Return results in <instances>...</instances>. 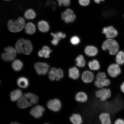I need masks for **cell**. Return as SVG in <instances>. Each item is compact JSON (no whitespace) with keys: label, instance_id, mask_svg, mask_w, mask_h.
Listing matches in <instances>:
<instances>
[{"label":"cell","instance_id":"cell-1","mask_svg":"<svg viewBox=\"0 0 124 124\" xmlns=\"http://www.w3.org/2000/svg\"><path fill=\"white\" fill-rule=\"evenodd\" d=\"M15 49L18 53L28 55L31 53L33 47L31 42L29 40L21 38L17 41Z\"/></svg>","mask_w":124,"mask_h":124},{"label":"cell","instance_id":"cell-2","mask_svg":"<svg viewBox=\"0 0 124 124\" xmlns=\"http://www.w3.org/2000/svg\"><path fill=\"white\" fill-rule=\"evenodd\" d=\"M38 98L35 94L28 93L23 95L18 101V106L20 108H26L35 104L38 102Z\"/></svg>","mask_w":124,"mask_h":124},{"label":"cell","instance_id":"cell-3","mask_svg":"<svg viewBox=\"0 0 124 124\" xmlns=\"http://www.w3.org/2000/svg\"><path fill=\"white\" fill-rule=\"evenodd\" d=\"M25 24L24 18L20 17L16 20H9L7 23L8 28L12 32H19L24 29Z\"/></svg>","mask_w":124,"mask_h":124},{"label":"cell","instance_id":"cell-4","mask_svg":"<svg viewBox=\"0 0 124 124\" xmlns=\"http://www.w3.org/2000/svg\"><path fill=\"white\" fill-rule=\"evenodd\" d=\"M101 48L104 51H108L110 55H114L118 52L119 46L116 40L113 39H108L104 42Z\"/></svg>","mask_w":124,"mask_h":124},{"label":"cell","instance_id":"cell-5","mask_svg":"<svg viewBox=\"0 0 124 124\" xmlns=\"http://www.w3.org/2000/svg\"><path fill=\"white\" fill-rule=\"evenodd\" d=\"M112 93L109 88H104L96 91L94 93V96L96 98L104 102L106 101L112 96Z\"/></svg>","mask_w":124,"mask_h":124},{"label":"cell","instance_id":"cell-6","mask_svg":"<svg viewBox=\"0 0 124 124\" xmlns=\"http://www.w3.org/2000/svg\"><path fill=\"white\" fill-rule=\"evenodd\" d=\"M17 52L16 49L11 46H8L4 49V52L1 54V57L4 61H11L16 57Z\"/></svg>","mask_w":124,"mask_h":124},{"label":"cell","instance_id":"cell-7","mask_svg":"<svg viewBox=\"0 0 124 124\" xmlns=\"http://www.w3.org/2000/svg\"><path fill=\"white\" fill-rule=\"evenodd\" d=\"M62 20L66 23L73 22L76 19V16L73 11L70 8H68L62 13Z\"/></svg>","mask_w":124,"mask_h":124},{"label":"cell","instance_id":"cell-8","mask_svg":"<svg viewBox=\"0 0 124 124\" xmlns=\"http://www.w3.org/2000/svg\"><path fill=\"white\" fill-rule=\"evenodd\" d=\"M121 69L119 65L116 63H113L108 67L107 69L108 74L113 78L117 77L120 75Z\"/></svg>","mask_w":124,"mask_h":124},{"label":"cell","instance_id":"cell-9","mask_svg":"<svg viewBox=\"0 0 124 124\" xmlns=\"http://www.w3.org/2000/svg\"><path fill=\"white\" fill-rule=\"evenodd\" d=\"M102 32L108 39H113L115 38L118 34L117 30L112 26L104 28Z\"/></svg>","mask_w":124,"mask_h":124},{"label":"cell","instance_id":"cell-10","mask_svg":"<svg viewBox=\"0 0 124 124\" xmlns=\"http://www.w3.org/2000/svg\"><path fill=\"white\" fill-rule=\"evenodd\" d=\"M34 67L36 72L39 75H45L48 71L49 66L45 62H38L36 63Z\"/></svg>","mask_w":124,"mask_h":124},{"label":"cell","instance_id":"cell-11","mask_svg":"<svg viewBox=\"0 0 124 124\" xmlns=\"http://www.w3.org/2000/svg\"><path fill=\"white\" fill-rule=\"evenodd\" d=\"M47 106L49 109L54 112L60 111L62 107L61 101L58 99H54L48 102Z\"/></svg>","mask_w":124,"mask_h":124},{"label":"cell","instance_id":"cell-12","mask_svg":"<svg viewBox=\"0 0 124 124\" xmlns=\"http://www.w3.org/2000/svg\"><path fill=\"white\" fill-rule=\"evenodd\" d=\"M74 99L77 103L84 104L88 101L89 96L87 93L83 91H79L75 94Z\"/></svg>","mask_w":124,"mask_h":124},{"label":"cell","instance_id":"cell-13","mask_svg":"<svg viewBox=\"0 0 124 124\" xmlns=\"http://www.w3.org/2000/svg\"><path fill=\"white\" fill-rule=\"evenodd\" d=\"M99 120L100 124H113L111 115L107 112L100 113L99 115Z\"/></svg>","mask_w":124,"mask_h":124},{"label":"cell","instance_id":"cell-14","mask_svg":"<svg viewBox=\"0 0 124 124\" xmlns=\"http://www.w3.org/2000/svg\"><path fill=\"white\" fill-rule=\"evenodd\" d=\"M69 120L72 124H83L84 122L83 116L78 113H73L70 116Z\"/></svg>","mask_w":124,"mask_h":124},{"label":"cell","instance_id":"cell-15","mask_svg":"<svg viewBox=\"0 0 124 124\" xmlns=\"http://www.w3.org/2000/svg\"><path fill=\"white\" fill-rule=\"evenodd\" d=\"M82 81L85 83H89L93 80L94 75L93 73L89 70H86L83 72L81 75Z\"/></svg>","mask_w":124,"mask_h":124},{"label":"cell","instance_id":"cell-16","mask_svg":"<svg viewBox=\"0 0 124 124\" xmlns=\"http://www.w3.org/2000/svg\"><path fill=\"white\" fill-rule=\"evenodd\" d=\"M45 111L44 108L41 105H37L32 108L30 111L31 115L34 117L38 118L43 115Z\"/></svg>","mask_w":124,"mask_h":124},{"label":"cell","instance_id":"cell-17","mask_svg":"<svg viewBox=\"0 0 124 124\" xmlns=\"http://www.w3.org/2000/svg\"><path fill=\"white\" fill-rule=\"evenodd\" d=\"M51 35L53 37V39L51 41V43L55 46H57L59 42L62 39L65 38L66 37V34L61 32H57L56 33L52 32Z\"/></svg>","mask_w":124,"mask_h":124},{"label":"cell","instance_id":"cell-18","mask_svg":"<svg viewBox=\"0 0 124 124\" xmlns=\"http://www.w3.org/2000/svg\"><path fill=\"white\" fill-rule=\"evenodd\" d=\"M85 52L86 55L89 57L95 56L98 53V50L95 46H86L85 49Z\"/></svg>","mask_w":124,"mask_h":124},{"label":"cell","instance_id":"cell-19","mask_svg":"<svg viewBox=\"0 0 124 124\" xmlns=\"http://www.w3.org/2000/svg\"><path fill=\"white\" fill-rule=\"evenodd\" d=\"M110 84V81L107 78L100 80H96L94 83L95 86L99 89L109 86Z\"/></svg>","mask_w":124,"mask_h":124},{"label":"cell","instance_id":"cell-20","mask_svg":"<svg viewBox=\"0 0 124 124\" xmlns=\"http://www.w3.org/2000/svg\"><path fill=\"white\" fill-rule=\"evenodd\" d=\"M52 52L50 48L47 46H44L42 48V50L39 51L38 52V55L39 56L41 57H44L45 58H49L50 54Z\"/></svg>","mask_w":124,"mask_h":124},{"label":"cell","instance_id":"cell-21","mask_svg":"<svg viewBox=\"0 0 124 124\" xmlns=\"http://www.w3.org/2000/svg\"><path fill=\"white\" fill-rule=\"evenodd\" d=\"M24 29L26 33L29 35H32L35 33L36 27L33 23L29 22L25 24Z\"/></svg>","mask_w":124,"mask_h":124},{"label":"cell","instance_id":"cell-22","mask_svg":"<svg viewBox=\"0 0 124 124\" xmlns=\"http://www.w3.org/2000/svg\"><path fill=\"white\" fill-rule=\"evenodd\" d=\"M38 27L39 30L43 32H46L48 31L50 27L48 23L45 21H40L38 23Z\"/></svg>","mask_w":124,"mask_h":124},{"label":"cell","instance_id":"cell-23","mask_svg":"<svg viewBox=\"0 0 124 124\" xmlns=\"http://www.w3.org/2000/svg\"><path fill=\"white\" fill-rule=\"evenodd\" d=\"M22 92L20 89L15 90L11 93L10 98L12 101H19L23 96Z\"/></svg>","mask_w":124,"mask_h":124},{"label":"cell","instance_id":"cell-24","mask_svg":"<svg viewBox=\"0 0 124 124\" xmlns=\"http://www.w3.org/2000/svg\"><path fill=\"white\" fill-rule=\"evenodd\" d=\"M80 76L79 71L76 67H73L69 70V76L73 80H76Z\"/></svg>","mask_w":124,"mask_h":124},{"label":"cell","instance_id":"cell-25","mask_svg":"<svg viewBox=\"0 0 124 124\" xmlns=\"http://www.w3.org/2000/svg\"><path fill=\"white\" fill-rule=\"evenodd\" d=\"M17 83L18 86L23 89L27 88L29 84L28 80L24 77L19 78L17 80Z\"/></svg>","mask_w":124,"mask_h":124},{"label":"cell","instance_id":"cell-26","mask_svg":"<svg viewBox=\"0 0 124 124\" xmlns=\"http://www.w3.org/2000/svg\"><path fill=\"white\" fill-rule=\"evenodd\" d=\"M88 66L92 70H98L100 69V66L99 62L96 60H93L90 61L88 63Z\"/></svg>","mask_w":124,"mask_h":124},{"label":"cell","instance_id":"cell-27","mask_svg":"<svg viewBox=\"0 0 124 124\" xmlns=\"http://www.w3.org/2000/svg\"><path fill=\"white\" fill-rule=\"evenodd\" d=\"M13 69L16 71H19L22 69L23 63L21 60H16L14 61L12 64Z\"/></svg>","mask_w":124,"mask_h":124},{"label":"cell","instance_id":"cell-28","mask_svg":"<svg viewBox=\"0 0 124 124\" xmlns=\"http://www.w3.org/2000/svg\"><path fill=\"white\" fill-rule=\"evenodd\" d=\"M116 61L119 65H122L124 63V52L120 51L118 52L116 55Z\"/></svg>","mask_w":124,"mask_h":124},{"label":"cell","instance_id":"cell-29","mask_svg":"<svg viewBox=\"0 0 124 124\" xmlns=\"http://www.w3.org/2000/svg\"><path fill=\"white\" fill-rule=\"evenodd\" d=\"M36 13L32 9H30L25 12L24 15V18L27 20H32L34 19L36 17Z\"/></svg>","mask_w":124,"mask_h":124},{"label":"cell","instance_id":"cell-30","mask_svg":"<svg viewBox=\"0 0 124 124\" xmlns=\"http://www.w3.org/2000/svg\"><path fill=\"white\" fill-rule=\"evenodd\" d=\"M76 65L80 68L84 67L86 64V62L84 57L82 55H79L77 57L76 59Z\"/></svg>","mask_w":124,"mask_h":124},{"label":"cell","instance_id":"cell-31","mask_svg":"<svg viewBox=\"0 0 124 124\" xmlns=\"http://www.w3.org/2000/svg\"><path fill=\"white\" fill-rule=\"evenodd\" d=\"M53 68L56 80L58 81L63 77L64 73L62 70L61 69H57L55 67Z\"/></svg>","mask_w":124,"mask_h":124},{"label":"cell","instance_id":"cell-32","mask_svg":"<svg viewBox=\"0 0 124 124\" xmlns=\"http://www.w3.org/2000/svg\"><path fill=\"white\" fill-rule=\"evenodd\" d=\"M57 1L60 7L63 6L67 7L70 4V0H57Z\"/></svg>","mask_w":124,"mask_h":124},{"label":"cell","instance_id":"cell-33","mask_svg":"<svg viewBox=\"0 0 124 124\" xmlns=\"http://www.w3.org/2000/svg\"><path fill=\"white\" fill-rule=\"evenodd\" d=\"M80 39L79 37L77 36H74L71 38L70 42L71 44L73 45H77L80 42Z\"/></svg>","mask_w":124,"mask_h":124},{"label":"cell","instance_id":"cell-34","mask_svg":"<svg viewBox=\"0 0 124 124\" xmlns=\"http://www.w3.org/2000/svg\"><path fill=\"white\" fill-rule=\"evenodd\" d=\"M107 78L106 74L104 72H100L98 73L96 76V80H100Z\"/></svg>","mask_w":124,"mask_h":124},{"label":"cell","instance_id":"cell-35","mask_svg":"<svg viewBox=\"0 0 124 124\" xmlns=\"http://www.w3.org/2000/svg\"><path fill=\"white\" fill-rule=\"evenodd\" d=\"M90 0H78L79 3L82 6L86 7L89 5Z\"/></svg>","mask_w":124,"mask_h":124},{"label":"cell","instance_id":"cell-36","mask_svg":"<svg viewBox=\"0 0 124 124\" xmlns=\"http://www.w3.org/2000/svg\"><path fill=\"white\" fill-rule=\"evenodd\" d=\"M113 124H124V120L121 118H117L114 121Z\"/></svg>","mask_w":124,"mask_h":124},{"label":"cell","instance_id":"cell-37","mask_svg":"<svg viewBox=\"0 0 124 124\" xmlns=\"http://www.w3.org/2000/svg\"><path fill=\"white\" fill-rule=\"evenodd\" d=\"M120 89L122 93H124V82L121 85Z\"/></svg>","mask_w":124,"mask_h":124},{"label":"cell","instance_id":"cell-38","mask_svg":"<svg viewBox=\"0 0 124 124\" xmlns=\"http://www.w3.org/2000/svg\"><path fill=\"white\" fill-rule=\"evenodd\" d=\"M94 2L97 4H99L101 2L105 0H94Z\"/></svg>","mask_w":124,"mask_h":124},{"label":"cell","instance_id":"cell-39","mask_svg":"<svg viewBox=\"0 0 124 124\" xmlns=\"http://www.w3.org/2000/svg\"><path fill=\"white\" fill-rule=\"evenodd\" d=\"M10 124H20L19 123H17V122H12V123H11Z\"/></svg>","mask_w":124,"mask_h":124},{"label":"cell","instance_id":"cell-40","mask_svg":"<svg viewBox=\"0 0 124 124\" xmlns=\"http://www.w3.org/2000/svg\"><path fill=\"white\" fill-rule=\"evenodd\" d=\"M4 0L6 1H9L10 0Z\"/></svg>","mask_w":124,"mask_h":124},{"label":"cell","instance_id":"cell-41","mask_svg":"<svg viewBox=\"0 0 124 124\" xmlns=\"http://www.w3.org/2000/svg\"></svg>","mask_w":124,"mask_h":124}]
</instances>
